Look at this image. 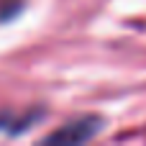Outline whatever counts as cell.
<instances>
[{
  "mask_svg": "<svg viewBox=\"0 0 146 146\" xmlns=\"http://www.w3.org/2000/svg\"><path fill=\"white\" fill-rule=\"evenodd\" d=\"M103 131V118L98 115H80L74 121H69L67 126H62L59 131L46 136V144H85L90 139H95Z\"/></svg>",
  "mask_w": 146,
  "mask_h": 146,
  "instance_id": "6da1fadb",
  "label": "cell"
}]
</instances>
